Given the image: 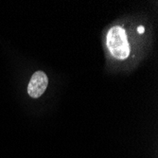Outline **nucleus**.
<instances>
[{"label":"nucleus","mask_w":158,"mask_h":158,"mask_svg":"<svg viewBox=\"0 0 158 158\" xmlns=\"http://www.w3.org/2000/svg\"><path fill=\"white\" fill-rule=\"evenodd\" d=\"M48 84V79L43 71L35 72L27 85V93L31 98H37L46 91Z\"/></svg>","instance_id":"nucleus-2"},{"label":"nucleus","mask_w":158,"mask_h":158,"mask_svg":"<svg viewBox=\"0 0 158 158\" xmlns=\"http://www.w3.org/2000/svg\"><path fill=\"white\" fill-rule=\"evenodd\" d=\"M137 31H138V33H143V32L145 31V27H143V26H139L137 27Z\"/></svg>","instance_id":"nucleus-3"},{"label":"nucleus","mask_w":158,"mask_h":158,"mask_svg":"<svg viewBox=\"0 0 158 158\" xmlns=\"http://www.w3.org/2000/svg\"><path fill=\"white\" fill-rule=\"evenodd\" d=\"M106 44L109 51L116 59L125 60L130 54V46H129L127 34L123 27H113L106 37Z\"/></svg>","instance_id":"nucleus-1"}]
</instances>
